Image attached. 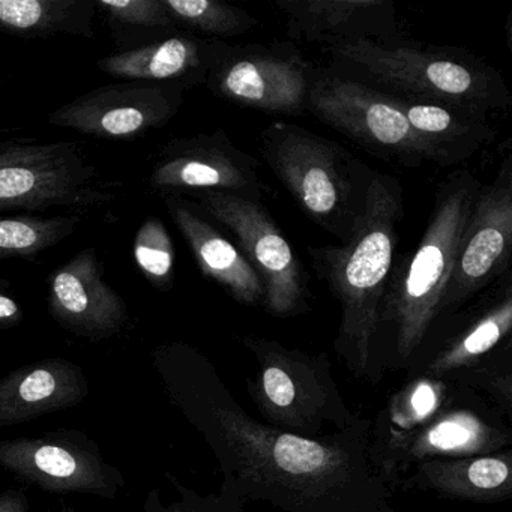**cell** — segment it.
<instances>
[{
  "instance_id": "6da1fadb",
  "label": "cell",
  "mask_w": 512,
  "mask_h": 512,
  "mask_svg": "<svg viewBox=\"0 0 512 512\" xmlns=\"http://www.w3.org/2000/svg\"><path fill=\"white\" fill-rule=\"evenodd\" d=\"M161 352L173 398L211 446L224 491L283 512H394L370 421L323 439L296 436L247 412L193 347Z\"/></svg>"
},
{
  "instance_id": "7a4b0ae2",
  "label": "cell",
  "mask_w": 512,
  "mask_h": 512,
  "mask_svg": "<svg viewBox=\"0 0 512 512\" xmlns=\"http://www.w3.org/2000/svg\"><path fill=\"white\" fill-rule=\"evenodd\" d=\"M482 182L469 169L446 175L418 245L395 260L380 308L374 382L386 368H404L436 325Z\"/></svg>"
},
{
  "instance_id": "3957f363",
  "label": "cell",
  "mask_w": 512,
  "mask_h": 512,
  "mask_svg": "<svg viewBox=\"0 0 512 512\" xmlns=\"http://www.w3.org/2000/svg\"><path fill=\"white\" fill-rule=\"evenodd\" d=\"M404 190L394 176L374 173L367 206L347 244L310 247L311 265L338 304L335 350L355 376L374 382L380 308L397 260Z\"/></svg>"
},
{
  "instance_id": "277c9868",
  "label": "cell",
  "mask_w": 512,
  "mask_h": 512,
  "mask_svg": "<svg viewBox=\"0 0 512 512\" xmlns=\"http://www.w3.org/2000/svg\"><path fill=\"white\" fill-rule=\"evenodd\" d=\"M328 70L383 94L451 107L490 119L512 98L502 73L469 50L400 37L323 49Z\"/></svg>"
},
{
  "instance_id": "5b68a950",
  "label": "cell",
  "mask_w": 512,
  "mask_h": 512,
  "mask_svg": "<svg viewBox=\"0 0 512 512\" xmlns=\"http://www.w3.org/2000/svg\"><path fill=\"white\" fill-rule=\"evenodd\" d=\"M508 413L479 389L439 377L433 406L419 415L383 409L371 427V455L386 481L400 484L428 461L485 457L511 449Z\"/></svg>"
},
{
  "instance_id": "8992f818",
  "label": "cell",
  "mask_w": 512,
  "mask_h": 512,
  "mask_svg": "<svg viewBox=\"0 0 512 512\" xmlns=\"http://www.w3.org/2000/svg\"><path fill=\"white\" fill-rule=\"evenodd\" d=\"M259 149L305 217L347 244L364 214L376 170L340 143L287 122L268 125Z\"/></svg>"
},
{
  "instance_id": "52a82bcc",
  "label": "cell",
  "mask_w": 512,
  "mask_h": 512,
  "mask_svg": "<svg viewBox=\"0 0 512 512\" xmlns=\"http://www.w3.org/2000/svg\"><path fill=\"white\" fill-rule=\"evenodd\" d=\"M242 344L259 367L248 392L266 424L323 439L364 421L347 406L325 353L313 355L256 335H245Z\"/></svg>"
},
{
  "instance_id": "ba28073f",
  "label": "cell",
  "mask_w": 512,
  "mask_h": 512,
  "mask_svg": "<svg viewBox=\"0 0 512 512\" xmlns=\"http://www.w3.org/2000/svg\"><path fill=\"white\" fill-rule=\"evenodd\" d=\"M305 112L380 160L404 169L440 164L439 155L410 128L388 95L370 86L316 70Z\"/></svg>"
},
{
  "instance_id": "9c48e42d",
  "label": "cell",
  "mask_w": 512,
  "mask_h": 512,
  "mask_svg": "<svg viewBox=\"0 0 512 512\" xmlns=\"http://www.w3.org/2000/svg\"><path fill=\"white\" fill-rule=\"evenodd\" d=\"M113 199L76 143L0 140V211L94 208Z\"/></svg>"
},
{
  "instance_id": "30bf717a",
  "label": "cell",
  "mask_w": 512,
  "mask_h": 512,
  "mask_svg": "<svg viewBox=\"0 0 512 512\" xmlns=\"http://www.w3.org/2000/svg\"><path fill=\"white\" fill-rule=\"evenodd\" d=\"M191 196L203 215L235 235L239 250L262 281L266 313L287 319L310 310L311 293L301 259L263 203L226 193Z\"/></svg>"
},
{
  "instance_id": "8fae6325",
  "label": "cell",
  "mask_w": 512,
  "mask_h": 512,
  "mask_svg": "<svg viewBox=\"0 0 512 512\" xmlns=\"http://www.w3.org/2000/svg\"><path fill=\"white\" fill-rule=\"evenodd\" d=\"M316 68L292 44L223 41L205 85L215 97L275 115L305 113Z\"/></svg>"
},
{
  "instance_id": "7c38bea8",
  "label": "cell",
  "mask_w": 512,
  "mask_h": 512,
  "mask_svg": "<svg viewBox=\"0 0 512 512\" xmlns=\"http://www.w3.org/2000/svg\"><path fill=\"white\" fill-rule=\"evenodd\" d=\"M262 164L224 130L170 140L157 155L149 185L166 194L226 193L262 203L272 190L259 175Z\"/></svg>"
},
{
  "instance_id": "4fadbf2b",
  "label": "cell",
  "mask_w": 512,
  "mask_h": 512,
  "mask_svg": "<svg viewBox=\"0 0 512 512\" xmlns=\"http://www.w3.org/2000/svg\"><path fill=\"white\" fill-rule=\"evenodd\" d=\"M511 256L512 158L506 155L493 181L479 191L437 322L467 307L511 271Z\"/></svg>"
},
{
  "instance_id": "5bb4252c",
  "label": "cell",
  "mask_w": 512,
  "mask_h": 512,
  "mask_svg": "<svg viewBox=\"0 0 512 512\" xmlns=\"http://www.w3.org/2000/svg\"><path fill=\"white\" fill-rule=\"evenodd\" d=\"M0 466L53 493L113 499L125 485L121 470L107 463L98 446L79 431L0 440Z\"/></svg>"
},
{
  "instance_id": "9a60e30c",
  "label": "cell",
  "mask_w": 512,
  "mask_h": 512,
  "mask_svg": "<svg viewBox=\"0 0 512 512\" xmlns=\"http://www.w3.org/2000/svg\"><path fill=\"white\" fill-rule=\"evenodd\" d=\"M475 304L440 320L409 362V377L469 370L511 341L512 274L506 272Z\"/></svg>"
},
{
  "instance_id": "2e32d148",
  "label": "cell",
  "mask_w": 512,
  "mask_h": 512,
  "mask_svg": "<svg viewBox=\"0 0 512 512\" xmlns=\"http://www.w3.org/2000/svg\"><path fill=\"white\" fill-rule=\"evenodd\" d=\"M185 88L151 82L103 86L59 107L49 122L98 139H136L178 115Z\"/></svg>"
},
{
  "instance_id": "e0dca14e",
  "label": "cell",
  "mask_w": 512,
  "mask_h": 512,
  "mask_svg": "<svg viewBox=\"0 0 512 512\" xmlns=\"http://www.w3.org/2000/svg\"><path fill=\"white\" fill-rule=\"evenodd\" d=\"M49 313L77 337L107 340L128 322L125 299L104 280L95 248H86L56 269L49 280Z\"/></svg>"
},
{
  "instance_id": "ac0fdd59",
  "label": "cell",
  "mask_w": 512,
  "mask_h": 512,
  "mask_svg": "<svg viewBox=\"0 0 512 512\" xmlns=\"http://www.w3.org/2000/svg\"><path fill=\"white\" fill-rule=\"evenodd\" d=\"M287 37L296 43L335 44L403 37L391 0H277Z\"/></svg>"
},
{
  "instance_id": "d6986e66",
  "label": "cell",
  "mask_w": 512,
  "mask_h": 512,
  "mask_svg": "<svg viewBox=\"0 0 512 512\" xmlns=\"http://www.w3.org/2000/svg\"><path fill=\"white\" fill-rule=\"evenodd\" d=\"M163 197L203 277L218 284L233 301L247 307H262V281L241 250L215 229L193 203L173 194Z\"/></svg>"
},
{
  "instance_id": "ffe728a7",
  "label": "cell",
  "mask_w": 512,
  "mask_h": 512,
  "mask_svg": "<svg viewBox=\"0 0 512 512\" xmlns=\"http://www.w3.org/2000/svg\"><path fill=\"white\" fill-rule=\"evenodd\" d=\"M88 394V377L68 359L23 365L0 379V427L70 409Z\"/></svg>"
},
{
  "instance_id": "44dd1931",
  "label": "cell",
  "mask_w": 512,
  "mask_h": 512,
  "mask_svg": "<svg viewBox=\"0 0 512 512\" xmlns=\"http://www.w3.org/2000/svg\"><path fill=\"white\" fill-rule=\"evenodd\" d=\"M223 41L175 35L140 49L107 56L98 68L110 76L134 82L205 85Z\"/></svg>"
},
{
  "instance_id": "7402d4cb",
  "label": "cell",
  "mask_w": 512,
  "mask_h": 512,
  "mask_svg": "<svg viewBox=\"0 0 512 512\" xmlns=\"http://www.w3.org/2000/svg\"><path fill=\"white\" fill-rule=\"evenodd\" d=\"M511 449L485 457L419 464L403 484L434 491L449 499L502 502L512 494Z\"/></svg>"
},
{
  "instance_id": "603a6c76",
  "label": "cell",
  "mask_w": 512,
  "mask_h": 512,
  "mask_svg": "<svg viewBox=\"0 0 512 512\" xmlns=\"http://www.w3.org/2000/svg\"><path fill=\"white\" fill-rule=\"evenodd\" d=\"M388 95V94H386ZM410 128L439 155L442 167L470 160L496 140L490 119L437 104L419 103L388 95Z\"/></svg>"
},
{
  "instance_id": "cb8c5ba5",
  "label": "cell",
  "mask_w": 512,
  "mask_h": 512,
  "mask_svg": "<svg viewBox=\"0 0 512 512\" xmlns=\"http://www.w3.org/2000/svg\"><path fill=\"white\" fill-rule=\"evenodd\" d=\"M97 0H0V29L20 38L91 37Z\"/></svg>"
},
{
  "instance_id": "d4e9b609",
  "label": "cell",
  "mask_w": 512,
  "mask_h": 512,
  "mask_svg": "<svg viewBox=\"0 0 512 512\" xmlns=\"http://www.w3.org/2000/svg\"><path fill=\"white\" fill-rule=\"evenodd\" d=\"M175 25L184 26L206 40L241 37L259 26L248 11L217 0H164Z\"/></svg>"
},
{
  "instance_id": "484cf974",
  "label": "cell",
  "mask_w": 512,
  "mask_h": 512,
  "mask_svg": "<svg viewBox=\"0 0 512 512\" xmlns=\"http://www.w3.org/2000/svg\"><path fill=\"white\" fill-rule=\"evenodd\" d=\"M79 224V217L64 215L0 218V260L38 256L73 235Z\"/></svg>"
},
{
  "instance_id": "4316f807",
  "label": "cell",
  "mask_w": 512,
  "mask_h": 512,
  "mask_svg": "<svg viewBox=\"0 0 512 512\" xmlns=\"http://www.w3.org/2000/svg\"><path fill=\"white\" fill-rule=\"evenodd\" d=\"M134 259L146 280L161 292L172 289L175 280V247L167 227L158 217H149L137 230Z\"/></svg>"
},
{
  "instance_id": "83f0119b",
  "label": "cell",
  "mask_w": 512,
  "mask_h": 512,
  "mask_svg": "<svg viewBox=\"0 0 512 512\" xmlns=\"http://www.w3.org/2000/svg\"><path fill=\"white\" fill-rule=\"evenodd\" d=\"M97 11L116 25L163 31L176 28L164 0H97Z\"/></svg>"
},
{
  "instance_id": "f1b7e54d",
  "label": "cell",
  "mask_w": 512,
  "mask_h": 512,
  "mask_svg": "<svg viewBox=\"0 0 512 512\" xmlns=\"http://www.w3.org/2000/svg\"><path fill=\"white\" fill-rule=\"evenodd\" d=\"M178 490L184 494L181 502L173 503L170 506H164L158 497V491L149 493L145 503V512H242L244 503L233 494L221 490L218 496L200 497L193 491L179 485L175 481Z\"/></svg>"
},
{
  "instance_id": "f546056e",
  "label": "cell",
  "mask_w": 512,
  "mask_h": 512,
  "mask_svg": "<svg viewBox=\"0 0 512 512\" xmlns=\"http://www.w3.org/2000/svg\"><path fill=\"white\" fill-rule=\"evenodd\" d=\"M10 292V281L0 277V328H13L25 317L22 307Z\"/></svg>"
},
{
  "instance_id": "4dcf8cb0",
  "label": "cell",
  "mask_w": 512,
  "mask_h": 512,
  "mask_svg": "<svg viewBox=\"0 0 512 512\" xmlns=\"http://www.w3.org/2000/svg\"><path fill=\"white\" fill-rule=\"evenodd\" d=\"M0 512H29V499L23 490H7L0 494Z\"/></svg>"
}]
</instances>
